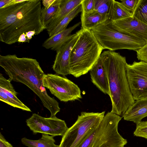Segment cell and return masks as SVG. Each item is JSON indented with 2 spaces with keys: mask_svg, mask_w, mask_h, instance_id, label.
Masks as SVG:
<instances>
[{
  "mask_svg": "<svg viewBox=\"0 0 147 147\" xmlns=\"http://www.w3.org/2000/svg\"><path fill=\"white\" fill-rule=\"evenodd\" d=\"M89 71L92 82L101 91L109 96L108 78L100 57Z\"/></svg>",
  "mask_w": 147,
  "mask_h": 147,
  "instance_id": "5bb4252c",
  "label": "cell"
},
{
  "mask_svg": "<svg viewBox=\"0 0 147 147\" xmlns=\"http://www.w3.org/2000/svg\"><path fill=\"white\" fill-rule=\"evenodd\" d=\"M132 12L126 9L121 2L112 0L109 14V19L111 22L132 16Z\"/></svg>",
  "mask_w": 147,
  "mask_h": 147,
  "instance_id": "d6986e66",
  "label": "cell"
},
{
  "mask_svg": "<svg viewBox=\"0 0 147 147\" xmlns=\"http://www.w3.org/2000/svg\"><path fill=\"white\" fill-rule=\"evenodd\" d=\"M91 30L104 49H127L136 51L146 43L117 31L109 19Z\"/></svg>",
  "mask_w": 147,
  "mask_h": 147,
  "instance_id": "8992f818",
  "label": "cell"
},
{
  "mask_svg": "<svg viewBox=\"0 0 147 147\" xmlns=\"http://www.w3.org/2000/svg\"><path fill=\"white\" fill-rule=\"evenodd\" d=\"M100 58L108 78L112 103L111 112L123 117L135 102L127 76L126 58L109 50L102 52Z\"/></svg>",
  "mask_w": 147,
  "mask_h": 147,
  "instance_id": "3957f363",
  "label": "cell"
},
{
  "mask_svg": "<svg viewBox=\"0 0 147 147\" xmlns=\"http://www.w3.org/2000/svg\"><path fill=\"white\" fill-rule=\"evenodd\" d=\"M81 31L80 29L74 34L73 36L62 45L56 51L53 68L57 74L63 76L70 74V54L79 38Z\"/></svg>",
  "mask_w": 147,
  "mask_h": 147,
  "instance_id": "7c38bea8",
  "label": "cell"
},
{
  "mask_svg": "<svg viewBox=\"0 0 147 147\" xmlns=\"http://www.w3.org/2000/svg\"><path fill=\"white\" fill-rule=\"evenodd\" d=\"M81 30L70 57V74L76 78L90 71L104 49L91 30Z\"/></svg>",
  "mask_w": 147,
  "mask_h": 147,
  "instance_id": "277c9868",
  "label": "cell"
},
{
  "mask_svg": "<svg viewBox=\"0 0 147 147\" xmlns=\"http://www.w3.org/2000/svg\"><path fill=\"white\" fill-rule=\"evenodd\" d=\"M11 82L9 79H6L0 74V100L13 107L31 112L30 109L17 98L18 93Z\"/></svg>",
  "mask_w": 147,
  "mask_h": 147,
  "instance_id": "4fadbf2b",
  "label": "cell"
},
{
  "mask_svg": "<svg viewBox=\"0 0 147 147\" xmlns=\"http://www.w3.org/2000/svg\"><path fill=\"white\" fill-rule=\"evenodd\" d=\"M81 22H78L73 26L49 37L45 40L42 46L45 48L57 51L63 44L73 36L71 32L79 26Z\"/></svg>",
  "mask_w": 147,
  "mask_h": 147,
  "instance_id": "9a60e30c",
  "label": "cell"
},
{
  "mask_svg": "<svg viewBox=\"0 0 147 147\" xmlns=\"http://www.w3.org/2000/svg\"><path fill=\"white\" fill-rule=\"evenodd\" d=\"M12 0H0V9L7 6Z\"/></svg>",
  "mask_w": 147,
  "mask_h": 147,
  "instance_id": "4dcf8cb0",
  "label": "cell"
},
{
  "mask_svg": "<svg viewBox=\"0 0 147 147\" xmlns=\"http://www.w3.org/2000/svg\"><path fill=\"white\" fill-rule=\"evenodd\" d=\"M136 124V128L133 133L134 136L147 139V121H141Z\"/></svg>",
  "mask_w": 147,
  "mask_h": 147,
  "instance_id": "d4e9b609",
  "label": "cell"
},
{
  "mask_svg": "<svg viewBox=\"0 0 147 147\" xmlns=\"http://www.w3.org/2000/svg\"><path fill=\"white\" fill-rule=\"evenodd\" d=\"M26 122L27 126L34 134L50 135L53 137L64 135L67 130L65 121L56 116L46 118L33 113Z\"/></svg>",
  "mask_w": 147,
  "mask_h": 147,
  "instance_id": "30bf717a",
  "label": "cell"
},
{
  "mask_svg": "<svg viewBox=\"0 0 147 147\" xmlns=\"http://www.w3.org/2000/svg\"><path fill=\"white\" fill-rule=\"evenodd\" d=\"M40 0H24L0 9V40L8 45L18 42L23 34L46 29L41 19Z\"/></svg>",
  "mask_w": 147,
  "mask_h": 147,
  "instance_id": "6da1fadb",
  "label": "cell"
},
{
  "mask_svg": "<svg viewBox=\"0 0 147 147\" xmlns=\"http://www.w3.org/2000/svg\"><path fill=\"white\" fill-rule=\"evenodd\" d=\"M105 113V111L81 112L62 136L59 147H79L89 133L99 125Z\"/></svg>",
  "mask_w": 147,
  "mask_h": 147,
  "instance_id": "52a82bcc",
  "label": "cell"
},
{
  "mask_svg": "<svg viewBox=\"0 0 147 147\" xmlns=\"http://www.w3.org/2000/svg\"><path fill=\"white\" fill-rule=\"evenodd\" d=\"M44 86L60 101L64 102L82 98L78 85L64 76L56 74H45L42 79Z\"/></svg>",
  "mask_w": 147,
  "mask_h": 147,
  "instance_id": "ba28073f",
  "label": "cell"
},
{
  "mask_svg": "<svg viewBox=\"0 0 147 147\" xmlns=\"http://www.w3.org/2000/svg\"><path fill=\"white\" fill-rule=\"evenodd\" d=\"M0 66L11 81L25 84L39 97L43 106L50 111V117L56 116L60 111L58 102L49 96L43 84L45 74L36 60L18 57L15 54L0 55Z\"/></svg>",
  "mask_w": 147,
  "mask_h": 147,
  "instance_id": "7a4b0ae2",
  "label": "cell"
},
{
  "mask_svg": "<svg viewBox=\"0 0 147 147\" xmlns=\"http://www.w3.org/2000/svg\"><path fill=\"white\" fill-rule=\"evenodd\" d=\"M95 0H83L81 4L82 9L81 15L90 13L94 11Z\"/></svg>",
  "mask_w": 147,
  "mask_h": 147,
  "instance_id": "484cf974",
  "label": "cell"
},
{
  "mask_svg": "<svg viewBox=\"0 0 147 147\" xmlns=\"http://www.w3.org/2000/svg\"><path fill=\"white\" fill-rule=\"evenodd\" d=\"M55 1V0H43L42 3L44 7H47L49 6Z\"/></svg>",
  "mask_w": 147,
  "mask_h": 147,
  "instance_id": "1f68e13d",
  "label": "cell"
},
{
  "mask_svg": "<svg viewBox=\"0 0 147 147\" xmlns=\"http://www.w3.org/2000/svg\"><path fill=\"white\" fill-rule=\"evenodd\" d=\"M136 52L137 57L138 60L147 62V42Z\"/></svg>",
  "mask_w": 147,
  "mask_h": 147,
  "instance_id": "83f0119b",
  "label": "cell"
},
{
  "mask_svg": "<svg viewBox=\"0 0 147 147\" xmlns=\"http://www.w3.org/2000/svg\"><path fill=\"white\" fill-rule=\"evenodd\" d=\"M61 0H55L49 7H42L41 19L46 29L51 22L59 11Z\"/></svg>",
  "mask_w": 147,
  "mask_h": 147,
  "instance_id": "ffe728a7",
  "label": "cell"
},
{
  "mask_svg": "<svg viewBox=\"0 0 147 147\" xmlns=\"http://www.w3.org/2000/svg\"></svg>",
  "mask_w": 147,
  "mask_h": 147,
  "instance_id": "d6a6232c",
  "label": "cell"
},
{
  "mask_svg": "<svg viewBox=\"0 0 147 147\" xmlns=\"http://www.w3.org/2000/svg\"><path fill=\"white\" fill-rule=\"evenodd\" d=\"M126 72L134 100L147 98V62L140 61L127 63Z\"/></svg>",
  "mask_w": 147,
  "mask_h": 147,
  "instance_id": "9c48e42d",
  "label": "cell"
},
{
  "mask_svg": "<svg viewBox=\"0 0 147 147\" xmlns=\"http://www.w3.org/2000/svg\"><path fill=\"white\" fill-rule=\"evenodd\" d=\"M122 117L111 112H108L79 147H124L127 143V140L118 130Z\"/></svg>",
  "mask_w": 147,
  "mask_h": 147,
  "instance_id": "5b68a950",
  "label": "cell"
},
{
  "mask_svg": "<svg viewBox=\"0 0 147 147\" xmlns=\"http://www.w3.org/2000/svg\"><path fill=\"white\" fill-rule=\"evenodd\" d=\"M147 116V98L136 100L122 117L124 120L137 124Z\"/></svg>",
  "mask_w": 147,
  "mask_h": 147,
  "instance_id": "2e32d148",
  "label": "cell"
},
{
  "mask_svg": "<svg viewBox=\"0 0 147 147\" xmlns=\"http://www.w3.org/2000/svg\"><path fill=\"white\" fill-rule=\"evenodd\" d=\"M111 24L117 31L147 42V25L133 16L111 21Z\"/></svg>",
  "mask_w": 147,
  "mask_h": 147,
  "instance_id": "8fae6325",
  "label": "cell"
},
{
  "mask_svg": "<svg viewBox=\"0 0 147 147\" xmlns=\"http://www.w3.org/2000/svg\"><path fill=\"white\" fill-rule=\"evenodd\" d=\"M132 16L147 25V0H140Z\"/></svg>",
  "mask_w": 147,
  "mask_h": 147,
  "instance_id": "603a6c76",
  "label": "cell"
},
{
  "mask_svg": "<svg viewBox=\"0 0 147 147\" xmlns=\"http://www.w3.org/2000/svg\"><path fill=\"white\" fill-rule=\"evenodd\" d=\"M18 42H29L30 41L27 38L26 34L25 33L22 34L19 37Z\"/></svg>",
  "mask_w": 147,
  "mask_h": 147,
  "instance_id": "f546056e",
  "label": "cell"
},
{
  "mask_svg": "<svg viewBox=\"0 0 147 147\" xmlns=\"http://www.w3.org/2000/svg\"><path fill=\"white\" fill-rule=\"evenodd\" d=\"M83 0H61L59 11L46 28L48 34L66 16L81 4Z\"/></svg>",
  "mask_w": 147,
  "mask_h": 147,
  "instance_id": "e0dca14e",
  "label": "cell"
},
{
  "mask_svg": "<svg viewBox=\"0 0 147 147\" xmlns=\"http://www.w3.org/2000/svg\"><path fill=\"white\" fill-rule=\"evenodd\" d=\"M111 2L112 0H95L94 11L109 17Z\"/></svg>",
  "mask_w": 147,
  "mask_h": 147,
  "instance_id": "cb8c5ba5",
  "label": "cell"
},
{
  "mask_svg": "<svg viewBox=\"0 0 147 147\" xmlns=\"http://www.w3.org/2000/svg\"><path fill=\"white\" fill-rule=\"evenodd\" d=\"M109 19L108 16L101 15L94 11L88 14L81 15L82 28L91 30Z\"/></svg>",
  "mask_w": 147,
  "mask_h": 147,
  "instance_id": "ac0fdd59",
  "label": "cell"
},
{
  "mask_svg": "<svg viewBox=\"0 0 147 147\" xmlns=\"http://www.w3.org/2000/svg\"><path fill=\"white\" fill-rule=\"evenodd\" d=\"M0 147H13L5 139L1 133L0 134Z\"/></svg>",
  "mask_w": 147,
  "mask_h": 147,
  "instance_id": "f1b7e54d",
  "label": "cell"
},
{
  "mask_svg": "<svg viewBox=\"0 0 147 147\" xmlns=\"http://www.w3.org/2000/svg\"><path fill=\"white\" fill-rule=\"evenodd\" d=\"M140 0H121V3L128 10L133 13Z\"/></svg>",
  "mask_w": 147,
  "mask_h": 147,
  "instance_id": "4316f807",
  "label": "cell"
},
{
  "mask_svg": "<svg viewBox=\"0 0 147 147\" xmlns=\"http://www.w3.org/2000/svg\"><path fill=\"white\" fill-rule=\"evenodd\" d=\"M54 137L45 134H42L41 138L38 140H31L26 138L21 139L22 143L28 147H59L55 144Z\"/></svg>",
  "mask_w": 147,
  "mask_h": 147,
  "instance_id": "44dd1931",
  "label": "cell"
},
{
  "mask_svg": "<svg viewBox=\"0 0 147 147\" xmlns=\"http://www.w3.org/2000/svg\"><path fill=\"white\" fill-rule=\"evenodd\" d=\"M82 11L81 4L75 8L66 16L49 34V37L65 30L69 22Z\"/></svg>",
  "mask_w": 147,
  "mask_h": 147,
  "instance_id": "7402d4cb",
  "label": "cell"
}]
</instances>
